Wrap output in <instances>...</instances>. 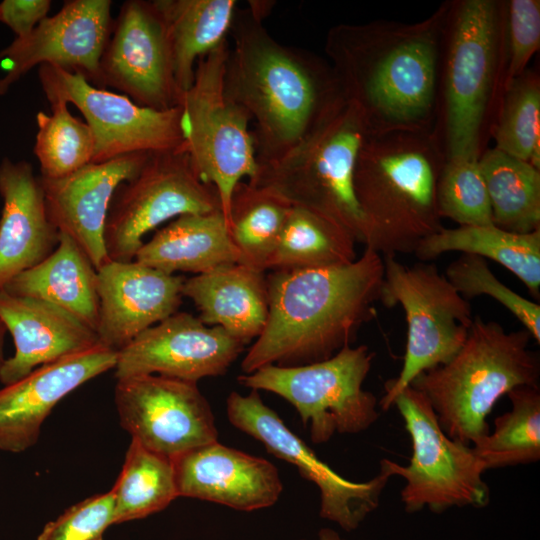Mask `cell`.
Here are the masks:
<instances>
[{
	"instance_id": "12",
	"label": "cell",
	"mask_w": 540,
	"mask_h": 540,
	"mask_svg": "<svg viewBox=\"0 0 540 540\" xmlns=\"http://www.w3.org/2000/svg\"><path fill=\"white\" fill-rule=\"evenodd\" d=\"M222 211L217 190L194 168L183 145L150 153L139 172L117 188L104 232L111 261H132L143 237L184 214Z\"/></svg>"
},
{
	"instance_id": "42",
	"label": "cell",
	"mask_w": 540,
	"mask_h": 540,
	"mask_svg": "<svg viewBox=\"0 0 540 540\" xmlns=\"http://www.w3.org/2000/svg\"><path fill=\"white\" fill-rule=\"evenodd\" d=\"M318 538L319 540H346L342 538L335 530L330 528L320 529L318 532Z\"/></svg>"
},
{
	"instance_id": "25",
	"label": "cell",
	"mask_w": 540,
	"mask_h": 540,
	"mask_svg": "<svg viewBox=\"0 0 540 540\" xmlns=\"http://www.w3.org/2000/svg\"><path fill=\"white\" fill-rule=\"evenodd\" d=\"M182 295L193 301L205 325L220 327L245 345L267 321L266 275L240 263L185 279Z\"/></svg>"
},
{
	"instance_id": "14",
	"label": "cell",
	"mask_w": 540,
	"mask_h": 540,
	"mask_svg": "<svg viewBox=\"0 0 540 540\" xmlns=\"http://www.w3.org/2000/svg\"><path fill=\"white\" fill-rule=\"evenodd\" d=\"M227 417L240 431L260 441L275 457L295 466L299 474L314 483L320 492L319 515L345 531H353L377 509L381 494L392 473L386 459L379 473L364 482L340 476L261 399L257 390L248 395L232 392L227 398Z\"/></svg>"
},
{
	"instance_id": "23",
	"label": "cell",
	"mask_w": 540,
	"mask_h": 540,
	"mask_svg": "<svg viewBox=\"0 0 540 540\" xmlns=\"http://www.w3.org/2000/svg\"><path fill=\"white\" fill-rule=\"evenodd\" d=\"M0 319L13 338L15 353L0 367L8 385L35 368L89 350L100 344L92 328L47 301L0 290Z\"/></svg>"
},
{
	"instance_id": "21",
	"label": "cell",
	"mask_w": 540,
	"mask_h": 540,
	"mask_svg": "<svg viewBox=\"0 0 540 540\" xmlns=\"http://www.w3.org/2000/svg\"><path fill=\"white\" fill-rule=\"evenodd\" d=\"M184 278L136 260L109 261L97 270L96 334L116 351L177 312Z\"/></svg>"
},
{
	"instance_id": "35",
	"label": "cell",
	"mask_w": 540,
	"mask_h": 540,
	"mask_svg": "<svg viewBox=\"0 0 540 540\" xmlns=\"http://www.w3.org/2000/svg\"><path fill=\"white\" fill-rule=\"evenodd\" d=\"M491 133L495 148L540 169V78L526 70L502 90Z\"/></svg>"
},
{
	"instance_id": "43",
	"label": "cell",
	"mask_w": 540,
	"mask_h": 540,
	"mask_svg": "<svg viewBox=\"0 0 540 540\" xmlns=\"http://www.w3.org/2000/svg\"><path fill=\"white\" fill-rule=\"evenodd\" d=\"M7 333V329L0 319V367L2 366L4 360L6 359L4 357V343H5V336Z\"/></svg>"
},
{
	"instance_id": "32",
	"label": "cell",
	"mask_w": 540,
	"mask_h": 540,
	"mask_svg": "<svg viewBox=\"0 0 540 540\" xmlns=\"http://www.w3.org/2000/svg\"><path fill=\"white\" fill-rule=\"evenodd\" d=\"M292 206L244 180L231 195L226 223L238 263L264 272Z\"/></svg>"
},
{
	"instance_id": "17",
	"label": "cell",
	"mask_w": 540,
	"mask_h": 540,
	"mask_svg": "<svg viewBox=\"0 0 540 540\" xmlns=\"http://www.w3.org/2000/svg\"><path fill=\"white\" fill-rule=\"evenodd\" d=\"M110 0H69L26 37L0 51V96L35 66L82 75L98 87L100 59L111 33Z\"/></svg>"
},
{
	"instance_id": "28",
	"label": "cell",
	"mask_w": 540,
	"mask_h": 540,
	"mask_svg": "<svg viewBox=\"0 0 540 540\" xmlns=\"http://www.w3.org/2000/svg\"><path fill=\"white\" fill-rule=\"evenodd\" d=\"M450 251L473 254L499 263L539 300L540 229L521 234L495 225L443 227L423 239L413 255L421 262H426Z\"/></svg>"
},
{
	"instance_id": "20",
	"label": "cell",
	"mask_w": 540,
	"mask_h": 540,
	"mask_svg": "<svg viewBox=\"0 0 540 540\" xmlns=\"http://www.w3.org/2000/svg\"><path fill=\"white\" fill-rule=\"evenodd\" d=\"M117 353L100 343L4 385L0 389V450L21 453L35 445L56 404L87 381L114 369Z\"/></svg>"
},
{
	"instance_id": "19",
	"label": "cell",
	"mask_w": 540,
	"mask_h": 540,
	"mask_svg": "<svg viewBox=\"0 0 540 540\" xmlns=\"http://www.w3.org/2000/svg\"><path fill=\"white\" fill-rule=\"evenodd\" d=\"M150 153L138 152L90 163L57 179L40 177L48 215L85 252L96 270L111 261L104 232L112 198L142 168Z\"/></svg>"
},
{
	"instance_id": "24",
	"label": "cell",
	"mask_w": 540,
	"mask_h": 540,
	"mask_svg": "<svg viewBox=\"0 0 540 540\" xmlns=\"http://www.w3.org/2000/svg\"><path fill=\"white\" fill-rule=\"evenodd\" d=\"M0 290L32 268L58 245L59 230L46 208L40 177L31 163L0 162Z\"/></svg>"
},
{
	"instance_id": "1",
	"label": "cell",
	"mask_w": 540,
	"mask_h": 540,
	"mask_svg": "<svg viewBox=\"0 0 540 540\" xmlns=\"http://www.w3.org/2000/svg\"><path fill=\"white\" fill-rule=\"evenodd\" d=\"M449 7L445 2L415 23L374 20L329 29L328 62L366 133L435 132Z\"/></svg>"
},
{
	"instance_id": "9",
	"label": "cell",
	"mask_w": 540,
	"mask_h": 540,
	"mask_svg": "<svg viewBox=\"0 0 540 540\" xmlns=\"http://www.w3.org/2000/svg\"><path fill=\"white\" fill-rule=\"evenodd\" d=\"M374 355L366 345H349L320 362L268 365L237 380L251 390L271 392L291 403L311 441L322 444L335 434L361 433L378 420L377 398L363 389Z\"/></svg>"
},
{
	"instance_id": "6",
	"label": "cell",
	"mask_w": 540,
	"mask_h": 540,
	"mask_svg": "<svg viewBox=\"0 0 540 540\" xmlns=\"http://www.w3.org/2000/svg\"><path fill=\"white\" fill-rule=\"evenodd\" d=\"M505 3L450 1L444 29L435 133L451 159L478 160L485 123L502 85Z\"/></svg>"
},
{
	"instance_id": "30",
	"label": "cell",
	"mask_w": 540,
	"mask_h": 540,
	"mask_svg": "<svg viewBox=\"0 0 540 540\" xmlns=\"http://www.w3.org/2000/svg\"><path fill=\"white\" fill-rule=\"evenodd\" d=\"M351 233L336 221L302 207L289 211L267 270L323 268L357 259Z\"/></svg>"
},
{
	"instance_id": "27",
	"label": "cell",
	"mask_w": 540,
	"mask_h": 540,
	"mask_svg": "<svg viewBox=\"0 0 540 540\" xmlns=\"http://www.w3.org/2000/svg\"><path fill=\"white\" fill-rule=\"evenodd\" d=\"M3 289L55 304L96 332L97 270L82 248L65 233L59 232L58 245L51 254L14 277Z\"/></svg>"
},
{
	"instance_id": "3",
	"label": "cell",
	"mask_w": 540,
	"mask_h": 540,
	"mask_svg": "<svg viewBox=\"0 0 540 540\" xmlns=\"http://www.w3.org/2000/svg\"><path fill=\"white\" fill-rule=\"evenodd\" d=\"M383 276V257L366 247L345 265L272 270L267 321L241 362L243 373L320 362L351 345L377 315Z\"/></svg>"
},
{
	"instance_id": "31",
	"label": "cell",
	"mask_w": 540,
	"mask_h": 540,
	"mask_svg": "<svg viewBox=\"0 0 540 540\" xmlns=\"http://www.w3.org/2000/svg\"><path fill=\"white\" fill-rule=\"evenodd\" d=\"M493 224L514 233L540 229V169L497 148L478 159Z\"/></svg>"
},
{
	"instance_id": "33",
	"label": "cell",
	"mask_w": 540,
	"mask_h": 540,
	"mask_svg": "<svg viewBox=\"0 0 540 540\" xmlns=\"http://www.w3.org/2000/svg\"><path fill=\"white\" fill-rule=\"evenodd\" d=\"M111 492L114 496L113 525L162 511L179 497L173 459L131 439Z\"/></svg>"
},
{
	"instance_id": "34",
	"label": "cell",
	"mask_w": 540,
	"mask_h": 540,
	"mask_svg": "<svg viewBox=\"0 0 540 540\" xmlns=\"http://www.w3.org/2000/svg\"><path fill=\"white\" fill-rule=\"evenodd\" d=\"M507 396L511 410L496 417L494 430L472 444L486 470L540 459L539 385L515 387Z\"/></svg>"
},
{
	"instance_id": "29",
	"label": "cell",
	"mask_w": 540,
	"mask_h": 540,
	"mask_svg": "<svg viewBox=\"0 0 540 540\" xmlns=\"http://www.w3.org/2000/svg\"><path fill=\"white\" fill-rule=\"evenodd\" d=\"M168 35L174 75L184 94L200 58L227 41L238 4L235 0H153Z\"/></svg>"
},
{
	"instance_id": "4",
	"label": "cell",
	"mask_w": 540,
	"mask_h": 540,
	"mask_svg": "<svg viewBox=\"0 0 540 540\" xmlns=\"http://www.w3.org/2000/svg\"><path fill=\"white\" fill-rule=\"evenodd\" d=\"M445 156L435 132L366 133L353 176L366 248L381 256L413 254L443 228L436 202Z\"/></svg>"
},
{
	"instance_id": "22",
	"label": "cell",
	"mask_w": 540,
	"mask_h": 540,
	"mask_svg": "<svg viewBox=\"0 0 540 540\" xmlns=\"http://www.w3.org/2000/svg\"><path fill=\"white\" fill-rule=\"evenodd\" d=\"M178 496L205 500L239 511L274 505L283 484L265 458L214 441L173 458Z\"/></svg>"
},
{
	"instance_id": "41",
	"label": "cell",
	"mask_w": 540,
	"mask_h": 540,
	"mask_svg": "<svg viewBox=\"0 0 540 540\" xmlns=\"http://www.w3.org/2000/svg\"><path fill=\"white\" fill-rule=\"evenodd\" d=\"M50 0H3L0 2V22L23 38L48 17Z\"/></svg>"
},
{
	"instance_id": "40",
	"label": "cell",
	"mask_w": 540,
	"mask_h": 540,
	"mask_svg": "<svg viewBox=\"0 0 540 540\" xmlns=\"http://www.w3.org/2000/svg\"><path fill=\"white\" fill-rule=\"evenodd\" d=\"M113 514L111 490L90 496L47 523L37 540H103L105 530L113 525Z\"/></svg>"
},
{
	"instance_id": "10",
	"label": "cell",
	"mask_w": 540,
	"mask_h": 540,
	"mask_svg": "<svg viewBox=\"0 0 540 540\" xmlns=\"http://www.w3.org/2000/svg\"><path fill=\"white\" fill-rule=\"evenodd\" d=\"M228 40L200 58L181 101L183 147L201 176L218 192L226 219L235 186L257 171L251 118L225 87Z\"/></svg>"
},
{
	"instance_id": "38",
	"label": "cell",
	"mask_w": 540,
	"mask_h": 540,
	"mask_svg": "<svg viewBox=\"0 0 540 540\" xmlns=\"http://www.w3.org/2000/svg\"><path fill=\"white\" fill-rule=\"evenodd\" d=\"M444 276L466 300L486 295L498 301L519 320L537 343L540 342L539 304L503 284L484 258L461 254L447 266Z\"/></svg>"
},
{
	"instance_id": "11",
	"label": "cell",
	"mask_w": 540,
	"mask_h": 540,
	"mask_svg": "<svg viewBox=\"0 0 540 540\" xmlns=\"http://www.w3.org/2000/svg\"><path fill=\"white\" fill-rule=\"evenodd\" d=\"M393 405L412 444L407 466L386 459L392 475L405 480L400 493L405 511L415 513L428 507L441 513L451 507L486 506L490 500L483 480L486 469L473 448L442 430L426 397L412 386L399 393Z\"/></svg>"
},
{
	"instance_id": "7",
	"label": "cell",
	"mask_w": 540,
	"mask_h": 540,
	"mask_svg": "<svg viewBox=\"0 0 540 540\" xmlns=\"http://www.w3.org/2000/svg\"><path fill=\"white\" fill-rule=\"evenodd\" d=\"M366 130L345 102L327 121L282 157L257 162L249 183L270 190L291 206L318 212L364 244L365 223L353 187L357 154Z\"/></svg>"
},
{
	"instance_id": "39",
	"label": "cell",
	"mask_w": 540,
	"mask_h": 540,
	"mask_svg": "<svg viewBox=\"0 0 540 540\" xmlns=\"http://www.w3.org/2000/svg\"><path fill=\"white\" fill-rule=\"evenodd\" d=\"M506 67L502 90L527 70L540 46V1L510 0L505 3Z\"/></svg>"
},
{
	"instance_id": "36",
	"label": "cell",
	"mask_w": 540,
	"mask_h": 540,
	"mask_svg": "<svg viewBox=\"0 0 540 540\" xmlns=\"http://www.w3.org/2000/svg\"><path fill=\"white\" fill-rule=\"evenodd\" d=\"M50 106V114L39 111L36 115L33 150L39 162L40 177L57 179L92 162L94 138L86 122L72 115L66 102L54 101Z\"/></svg>"
},
{
	"instance_id": "37",
	"label": "cell",
	"mask_w": 540,
	"mask_h": 540,
	"mask_svg": "<svg viewBox=\"0 0 540 540\" xmlns=\"http://www.w3.org/2000/svg\"><path fill=\"white\" fill-rule=\"evenodd\" d=\"M436 202L440 217L459 226L494 225L478 160H446L437 182Z\"/></svg>"
},
{
	"instance_id": "15",
	"label": "cell",
	"mask_w": 540,
	"mask_h": 540,
	"mask_svg": "<svg viewBox=\"0 0 540 540\" xmlns=\"http://www.w3.org/2000/svg\"><path fill=\"white\" fill-rule=\"evenodd\" d=\"M116 380L120 424L145 448L173 459L217 441L214 414L197 383L156 374Z\"/></svg>"
},
{
	"instance_id": "5",
	"label": "cell",
	"mask_w": 540,
	"mask_h": 540,
	"mask_svg": "<svg viewBox=\"0 0 540 540\" xmlns=\"http://www.w3.org/2000/svg\"><path fill=\"white\" fill-rule=\"evenodd\" d=\"M531 339L526 329L506 331L476 316L461 349L410 386L426 397L451 439L471 445L489 433L486 418L501 397L518 386L539 385L540 360L529 348Z\"/></svg>"
},
{
	"instance_id": "16",
	"label": "cell",
	"mask_w": 540,
	"mask_h": 540,
	"mask_svg": "<svg viewBox=\"0 0 540 540\" xmlns=\"http://www.w3.org/2000/svg\"><path fill=\"white\" fill-rule=\"evenodd\" d=\"M98 87L154 110L181 106L166 27L153 0L121 5L100 59Z\"/></svg>"
},
{
	"instance_id": "8",
	"label": "cell",
	"mask_w": 540,
	"mask_h": 540,
	"mask_svg": "<svg viewBox=\"0 0 540 540\" xmlns=\"http://www.w3.org/2000/svg\"><path fill=\"white\" fill-rule=\"evenodd\" d=\"M384 276L380 301L386 308L400 305L407 322V340L399 375L385 383L382 410L421 373L447 363L465 343L474 317L471 306L435 264L411 266L395 256H382Z\"/></svg>"
},
{
	"instance_id": "2",
	"label": "cell",
	"mask_w": 540,
	"mask_h": 540,
	"mask_svg": "<svg viewBox=\"0 0 540 540\" xmlns=\"http://www.w3.org/2000/svg\"><path fill=\"white\" fill-rule=\"evenodd\" d=\"M263 19L238 8L225 66L228 94L255 124L259 163L282 157L345 103L330 63L277 41Z\"/></svg>"
},
{
	"instance_id": "13",
	"label": "cell",
	"mask_w": 540,
	"mask_h": 540,
	"mask_svg": "<svg viewBox=\"0 0 540 540\" xmlns=\"http://www.w3.org/2000/svg\"><path fill=\"white\" fill-rule=\"evenodd\" d=\"M38 77L49 103H71L84 116L94 138L91 163L183 145L181 106L163 111L146 108L121 93L92 85L80 74L50 65L39 66Z\"/></svg>"
},
{
	"instance_id": "26",
	"label": "cell",
	"mask_w": 540,
	"mask_h": 540,
	"mask_svg": "<svg viewBox=\"0 0 540 540\" xmlns=\"http://www.w3.org/2000/svg\"><path fill=\"white\" fill-rule=\"evenodd\" d=\"M134 260L168 274L198 275L238 263V255L222 211H215L176 217L143 243Z\"/></svg>"
},
{
	"instance_id": "18",
	"label": "cell",
	"mask_w": 540,
	"mask_h": 540,
	"mask_svg": "<svg viewBox=\"0 0 540 540\" xmlns=\"http://www.w3.org/2000/svg\"><path fill=\"white\" fill-rule=\"evenodd\" d=\"M244 347L222 328L176 312L118 351L115 378L156 374L197 383L224 375Z\"/></svg>"
}]
</instances>
